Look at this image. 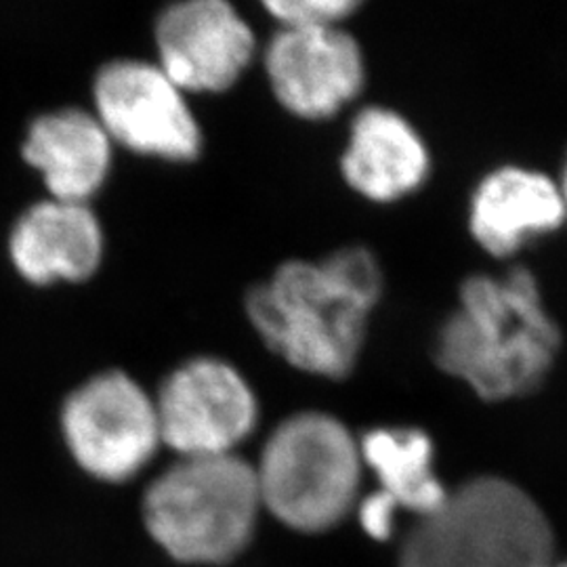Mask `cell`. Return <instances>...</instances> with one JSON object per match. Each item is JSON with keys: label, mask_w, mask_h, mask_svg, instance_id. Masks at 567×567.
<instances>
[{"label": "cell", "mask_w": 567, "mask_h": 567, "mask_svg": "<svg viewBox=\"0 0 567 567\" xmlns=\"http://www.w3.org/2000/svg\"><path fill=\"white\" fill-rule=\"evenodd\" d=\"M381 288L377 259L364 248H344L320 264H284L250 290L246 311L265 344L288 364L343 379L360 358Z\"/></svg>", "instance_id": "6da1fadb"}, {"label": "cell", "mask_w": 567, "mask_h": 567, "mask_svg": "<svg viewBox=\"0 0 567 567\" xmlns=\"http://www.w3.org/2000/svg\"><path fill=\"white\" fill-rule=\"evenodd\" d=\"M561 347L532 271L473 276L435 343L440 368L484 400H508L540 385Z\"/></svg>", "instance_id": "7a4b0ae2"}, {"label": "cell", "mask_w": 567, "mask_h": 567, "mask_svg": "<svg viewBox=\"0 0 567 567\" xmlns=\"http://www.w3.org/2000/svg\"><path fill=\"white\" fill-rule=\"evenodd\" d=\"M564 219L566 208L557 183L543 173L507 166L477 185L468 225L489 255L508 257L527 240L557 229Z\"/></svg>", "instance_id": "4fadbf2b"}, {"label": "cell", "mask_w": 567, "mask_h": 567, "mask_svg": "<svg viewBox=\"0 0 567 567\" xmlns=\"http://www.w3.org/2000/svg\"><path fill=\"white\" fill-rule=\"evenodd\" d=\"M362 465L379 480L389 507L414 513L419 519L446 503L447 489L433 468V446L416 429H374L360 442Z\"/></svg>", "instance_id": "9a60e30c"}, {"label": "cell", "mask_w": 567, "mask_h": 567, "mask_svg": "<svg viewBox=\"0 0 567 567\" xmlns=\"http://www.w3.org/2000/svg\"><path fill=\"white\" fill-rule=\"evenodd\" d=\"M343 177L374 203H393L414 192L429 173V152L412 124L385 107H368L351 126Z\"/></svg>", "instance_id": "5bb4252c"}, {"label": "cell", "mask_w": 567, "mask_h": 567, "mask_svg": "<svg viewBox=\"0 0 567 567\" xmlns=\"http://www.w3.org/2000/svg\"><path fill=\"white\" fill-rule=\"evenodd\" d=\"M255 47L252 28L225 0L177 2L156 23V63L187 95L229 89L250 65Z\"/></svg>", "instance_id": "9c48e42d"}, {"label": "cell", "mask_w": 567, "mask_h": 567, "mask_svg": "<svg viewBox=\"0 0 567 567\" xmlns=\"http://www.w3.org/2000/svg\"><path fill=\"white\" fill-rule=\"evenodd\" d=\"M114 143L95 114L79 107L47 112L30 124L23 158L37 168L53 200L86 204L112 168Z\"/></svg>", "instance_id": "7c38bea8"}, {"label": "cell", "mask_w": 567, "mask_h": 567, "mask_svg": "<svg viewBox=\"0 0 567 567\" xmlns=\"http://www.w3.org/2000/svg\"><path fill=\"white\" fill-rule=\"evenodd\" d=\"M255 465L238 454L179 458L143 496V524L185 566H225L255 536L261 513Z\"/></svg>", "instance_id": "3957f363"}, {"label": "cell", "mask_w": 567, "mask_h": 567, "mask_svg": "<svg viewBox=\"0 0 567 567\" xmlns=\"http://www.w3.org/2000/svg\"><path fill=\"white\" fill-rule=\"evenodd\" d=\"M360 444L320 412L286 419L255 466L261 505L284 526L324 532L353 507L362 477Z\"/></svg>", "instance_id": "5b68a950"}, {"label": "cell", "mask_w": 567, "mask_h": 567, "mask_svg": "<svg viewBox=\"0 0 567 567\" xmlns=\"http://www.w3.org/2000/svg\"><path fill=\"white\" fill-rule=\"evenodd\" d=\"M9 255L28 282H82L102 264V224L89 204L49 198L21 215Z\"/></svg>", "instance_id": "8fae6325"}, {"label": "cell", "mask_w": 567, "mask_h": 567, "mask_svg": "<svg viewBox=\"0 0 567 567\" xmlns=\"http://www.w3.org/2000/svg\"><path fill=\"white\" fill-rule=\"evenodd\" d=\"M265 9L282 28H330L339 25L358 9L353 0H271Z\"/></svg>", "instance_id": "2e32d148"}, {"label": "cell", "mask_w": 567, "mask_h": 567, "mask_svg": "<svg viewBox=\"0 0 567 567\" xmlns=\"http://www.w3.org/2000/svg\"><path fill=\"white\" fill-rule=\"evenodd\" d=\"M265 70L278 102L307 121L337 114L364 84L362 51L339 25L282 28L267 44Z\"/></svg>", "instance_id": "30bf717a"}, {"label": "cell", "mask_w": 567, "mask_h": 567, "mask_svg": "<svg viewBox=\"0 0 567 567\" xmlns=\"http://www.w3.org/2000/svg\"><path fill=\"white\" fill-rule=\"evenodd\" d=\"M548 567H567V561H564V564H555V561H553Z\"/></svg>", "instance_id": "ac0fdd59"}, {"label": "cell", "mask_w": 567, "mask_h": 567, "mask_svg": "<svg viewBox=\"0 0 567 567\" xmlns=\"http://www.w3.org/2000/svg\"><path fill=\"white\" fill-rule=\"evenodd\" d=\"M553 548L547 515L529 494L501 477H477L419 519L400 567H548Z\"/></svg>", "instance_id": "277c9868"}, {"label": "cell", "mask_w": 567, "mask_h": 567, "mask_svg": "<svg viewBox=\"0 0 567 567\" xmlns=\"http://www.w3.org/2000/svg\"><path fill=\"white\" fill-rule=\"evenodd\" d=\"M154 402L161 440L179 458L236 454L259 419L255 391L234 365L217 358L175 368Z\"/></svg>", "instance_id": "ba28073f"}, {"label": "cell", "mask_w": 567, "mask_h": 567, "mask_svg": "<svg viewBox=\"0 0 567 567\" xmlns=\"http://www.w3.org/2000/svg\"><path fill=\"white\" fill-rule=\"evenodd\" d=\"M95 116L112 143L168 163H189L203 150V131L187 93L158 63L118 60L103 65L93 86Z\"/></svg>", "instance_id": "52a82bcc"}, {"label": "cell", "mask_w": 567, "mask_h": 567, "mask_svg": "<svg viewBox=\"0 0 567 567\" xmlns=\"http://www.w3.org/2000/svg\"><path fill=\"white\" fill-rule=\"evenodd\" d=\"M61 433L76 465L105 484L133 480L163 446L154 398L118 370L93 377L65 400Z\"/></svg>", "instance_id": "8992f818"}, {"label": "cell", "mask_w": 567, "mask_h": 567, "mask_svg": "<svg viewBox=\"0 0 567 567\" xmlns=\"http://www.w3.org/2000/svg\"><path fill=\"white\" fill-rule=\"evenodd\" d=\"M559 192H561V200H564V208H566L567 219V163L566 168H564V179H561V185H559Z\"/></svg>", "instance_id": "e0dca14e"}]
</instances>
